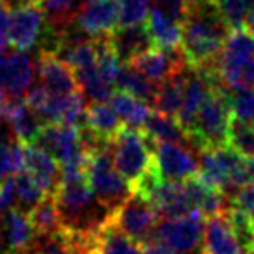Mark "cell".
Segmentation results:
<instances>
[{
	"instance_id": "8d00e7d4",
	"label": "cell",
	"mask_w": 254,
	"mask_h": 254,
	"mask_svg": "<svg viewBox=\"0 0 254 254\" xmlns=\"http://www.w3.org/2000/svg\"><path fill=\"white\" fill-rule=\"evenodd\" d=\"M141 249H143V254H178V253H174L171 247L164 246L162 242H159V240H155V239L143 244Z\"/></svg>"
},
{
	"instance_id": "3957f363",
	"label": "cell",
	"mask_w": 254,
	"mask_h": 254,
	"mask_svg": "<svg viewBox=\"0 0 254 254\" xmlns=\"http://www.w3.org/2000/svg\"><path fill=\"white\" fill-rule=\"evenodd\" d=\"M112 159L117 171L136 188L152 169V141L143 129L124 126L112 139Z\"/></svg>"
},
{
	"instance_id": "2e32d148",
	"label": "cell",
	"mask_w": 254,
	"mask_h": 254,
	"mask_svg": "<svg viewBox=\"0 0 254 254\" xmlns=\"http://www.w3.org/2000/svg\"><path fill=\"white\" fill-rule=\"evenodd\" d=\"M2 221V232H4V240L9 247L11 254H23L33 246L35 242V230L30 221L28 212L14 207L0 216Z\"/></svg>"
},
{
	"instance_id": "7bdbcfd3",
	"label": "cell",
	"mask_w": 254,
	"mask_h": 254,
	"mask_svg": "<svg viewBox=\"0 0 254 254\" xmlns=\"http://www.w3.org/2000/svg\"><path fill=\"white\" fill-rule=\"evenodd\" d=\"M23 254H37V253L33 249H30V251H26V253H23Z\"/></svg>"
},
{
	"instance_id": "e575fe53",
	"label": "cell",
	"mask_w": 254,
	"mask_h": 254,
	"mask_svg": "<svg viewBox=\"0 0 254 254\" xmlns=\"http://www.w3.org/2000/svg\"><path fill=\"white\" fill-rule=\"evenodd\" d=\"M18 205V193H16V181L12 178L0 181V216Z\"/></svg>"
},
{
	"instance_id": "f546056e",
	"label": "cell",
	"mask_w": 254,
	"mask_h": 254,
	"mask_svg": "<svg viewBox=\"0 0 254 254\" xmlns=\"http://www.w3.org/2000/svg\"><path fill=\"white\" fill-rule=\"evenodd\" d=\"M228 94H230V106H232L233 120L253 124L254 122V87L228 89Z\"/></svg>"
},
{
	"instance_id": "4fadbf2b",
	"label": "cell",
	"mask_w": 254,
	"mask_h": 254,
	"mask_svg": "<svg viewBox=\"0 0 254 254\" xmlns=\"http://www.w3.org/2000/svg\"><path fill=\"white\" fill-rule=\"evenodd\" d=\"M37 71L42 85L51 94H70L80 91L75 71L53 51H42L37 60Z\"/></svg>"
},
{
	"instance_id": "ffe728a7",
	"label": "cell",
	"mask_w": 254,
	"mask_h": 254,
	"mask_svg": "<svg viewBox=\"0 0 254 254\" xmlns=\"http://www.w3.org/2000/svg\"><path fill=\"white\" fill-rule=\"evenodd\" d=\"M187 75H188V66L185 70H181L180 73L167 78L166 82L159 84L155 98H153L152 103L153 110L176 119L178 112H180L181 105H183L185 87H187Z\"/></svg>"
},
{
	"instance_id": "9c48e42d",
	"label": "cell",
	"mask_w": 254,
	"mask_h": 254,
	"mask_svg": "<svg viewBox=\"0 0 254 254\" xmlns=\"http://www.w3.org/2000/svg\"><path fill=\"white\" fill-rule=\"evenodd\" d=\"M129 64H132L136 70L141 71L148 80H152L157 85L166 82L167 78L180 73L181 70L188 66L187 58H185L181 49L169 51L157 46L146 51V53L139 54Z\"/></svg>"
},
{
	"instance_id": "8fae6325",
	"label": "cell",
	"mask_w": 254,
	"mask_h": 254,
	"mask_svg": "<svg viewBox=\"0 0 254 254\" xmlns=\"http://www.w3.org/2000/svg\"><path fill=\"white\" fill-rule=\"evenodd\" d=\"M0 120H4L7 127H11V132L19 143H33L35 136L39 134L40 127L44 126V120L37 112L30 108L26 99L23 96L7 98V101L0 108Z\"/></svg>"
},
{
	"instance_id": "8992f818",
	"label": "cell",
	"mask_w": 254,
	"mask_h": 254,
	"mask_svg": "<svg viewBox=\"0 0 254 254\" xmlns=\"http://www.w3.org/2000/svg\"><path fill=\"white\" fill-rule=\"evenodd\" d=\"M110 221L126 233L129 239L138 242L139 246L153 240L155 235L159 214L153 209L152 202L139 191H132V195L120 205L117 211L112 212Z\"/></svg>"
},
{
	"instance_id": "cb8c5ba5",
	"label": "cell",
	"mask_w": 254,
	"mask_h": 254,
	"mask_svg": "<svg viewBox=\"0 0 254 254\" xmlns=\"http://www.w3.org/2000/svg\"><path fill=\"white\" fill-rule=\"evenodd\" d=\"M28 216L37 237H47L63 230L54 195H47L39 204L33 205L28 211Z\"/></svg>"
},
{
	"instance_id": "44dd1931",
	"label": "cell",
	"mask_w": 254,
	"mask_h": 254,
	"mask_svg": "<svg viewBox=\"0 0 254 254\" xmlns=\"http://www.w3.org/2000/svg\"><path fill=\"white\" fill-rule=\"evenodd\" d=\"M110 105L115 110V113L119 115L120 122L124 126L134 127V129H141L143 124L148 119L150 112H152L148 103L126 91L113 92V96L110 98Z\"/></svg>"
},
{
	"instance_id": "e0dca14e",
	"label": "cell",
	"mask_w": 254,
	"mask_h": 254,
	"mask_svg": "<svg viewBox=\"0 0 254 254\" xmlns=\"http://www.w3.org/2000/svg\"><path fill=\"white\" fill-rule=\"evenodd\" d=\"M25 145V143H23ZM25 169L37 180V183L46 190L47 195H54L61 180L60 164L54 157L40 150L39 146L25 145Z\"/></svg>"
},
{
	"instance_id": "b9f144b4",
	"label": "cell",
	"mask_w": 254,
	"mask_h": 254,
	"mask_svg": "<svg viewBox=\"0 0 254 254\" xmlns=\"http://www.w3.org/2000/svg\"><path fill=\"white\" fill-rule=\"evenodd\" d=\"M249 254H254V240H253V244H251V247H249Z\"/></svg>"
},
{
	"instance_id": "30bf717a",
	"label": "cell",
	"mask_w": 254,
	"mask_h": 254,
	"mask_svg": "<svg viewBox=\"0 0 254 254\" xmlns=\"http://www.w3.org/2000/svg\"><path fill=\"white\" fill-rule=\"evenodd\" d=\"M75 23L89 37H105L119 26V0H89L78 9Z\"/></svg>"
},
{
	"instance_id": "6da1fadb",
	"label": "cell",
	"mask_w": 254,
	"mask_h": 254,
	"mask_svg": "<svg viewBox=\"0 0 254 254\" xmlns=\"http://www.w3.org/2000/svg\"><path fill=\"white\" fill-rule=\"evenodd\" d=\"M230 32L216 0H190L181 16V51L188 66H211Z\"/></svg>"
},
{
	"instance_id": "7a4b0ae2",
	"label": "cell",
	"mask_w": 254,
	"mask_h": 254,
	"mask_svg": "<svg viewBox=\"0 0 254 254\" xmlns=\"http://www.w3.org/2000/svg\"><path fill=\"white\" fill-rule=\"evenodd\" d=\"M232 106L228 89L214 82L207 96L202 101L195 122L191 126L190 138L198 148H218L228 146V132L232 126Z\"/></svg>"
},
{
	"instance_id": "1f68e13d",
	"label": "cell",
	"mask_w": 254,
	"mask_h": 254,
	"mask_svg": "<svg viewBox=\"0 0 254 254\" xmlns=\"http://www.w3.org/2000/svg\"><path fill=\"white\" fill-rule=\"evenodd\" d=\"M216 5L230 28H239L246 25L247 14L253 9L254 0H216Z\"/></svg>"
},
{
	"instance_id": "ba28073f",
	"label": "cell",
	"mask_w": 254,
	"mask_h": 254,
	"mask_svg": "<svg viewBox=\"0 0 254 254\" xmlns=\"http://www.w3.org/2000/svg\"><path fill=\"white\" fill-rule=\"evenodd\" d=\"M44 23H46V16L40 4L12 11L7 21L9 44L25 53L33 49L39 44L40 37L44 35Z\"/></svg>"
},
{
	"instance_id": "7c38bea8",
	"label": "cell",
	"mask_w": 254,
	"mask_h": 254,
	"mask_svg": "<svg viewBox=\"0 0 254 254\" xmlns=\"http://www.w3.org/2000/svg\"><path fill=\"white\" fill-rule=\"evenodd\" d=\"M35 68L25 51L11 54H0V84L9 98L25 96L32 87Z\"/></svg>"
},
{
	"instance_id": "5bb4252c",
	"label": "cell",
	"mask_w": 254,
	"mask_h": 254,
	"mask_svg": "<svg viewBox=\"0 0 254 254\" xmlns=\"http://www.w3.org/2000/svg\"><path fill=\"white\" fill-rule=\"evenodd\" d=\"M228 211L207 218L202 254H247L237 239Z\"/></svg>"
},
{
	"instance_id": "5b68a950",
	"label": "cell",
	"mask_w": 254,
	"mask_h": 254,
	"mask_svg": "<svg viewBox=\"0 0 254 254\" xmlns=\"http://www.w3.org/2000/svg\"><path fill=\"white\" fill-rule=\"evenodd\" d=\"M205 221L200 211H191L178 218L157 223L153 239L171 247L178 254H202Z\"/></svg>"
},
{
	"instance_id": "d4e9b609",
	"label": "cell",
	"mask_w": 254,
	"mask_h": 254,
	"mask_svg": "<svg viewBox=\"0 0 254 254\" xmlns=\"http://www.w3.org/2000/svg\"><path fill=\"white\" fill-rule=\"evenodd\" d=\"M117 87H119L120 91L129 92V94L136 96V98L143 99V101L152 105L159 85L153 84L152 80H148V78H146L141 71L136 70L132 64L124 63L119 71V77H117Z\"/></svg>"
},
{
	"instance_id": "603a6c76",
	"label": "cell",
	"mask_w": 254,
	"mask_h": 254,
	"mask_svg": "<svg viewBox=\"0 0 254 254\" xmlns=\"http://www.w3.org/2000/svg\"><path fill=\"white\" fill-rule=\"evenodd\" d=\"M94 254H143V249L108 219L99 228L98 247Z\"/></svg>"
},
{
	"instance_id": "f1b7e54d",
	"label": "cell",
	"mask_w": 254,
	"mask_h": 254,
	"mask_svg": "<svg viewBox=\"0 0 254 254\" xmlns=\"http://www.w3.org/2000/svg\"><path fill=\"white\" fill-rule=\"evenodd\" d=\"M228 146L242 159H254V122L246 124L232 119L228 132Z\"/></svg>"
},
{
	"instance_id": "60d3db41",
	"label": "cell",
	"mask_w": 254,
	"mask_h": 254,
	"mask_svg": "<svg viewBox=\"0 0 254 254\" xmlns=\"http://www.w3.org/2000/svg\"><path fill=\"white\" fill-rule=\"evenodd\" d=\"M4 246V232H2V225H0V249Z\"/></svg>"
},
{
	"instance_id": "836d02e7",
	"label": "cell",
	"mask_w": 254,
	"mask_h": 254,
	"mask_svg": "<svg viewBox=\"0 0 254 254\" xmlns=\"http://www.w3.org/2000/svg\"><path fill=\"white\" fill-rule=\"evenodd\" d=\"M232 202L249 218V221L254 226V180L239 188L232 197Z\"/></svg>"
},
{
	"instance_id": "7402d4cb",
	"label": "cell",
	"mask_w": 254,
	"mask_h": 254,
	"mask_svg": "<svg viewBox=\"0 0 254 254\" xmlns=\"http://www.w3.org/2000/svg\"><path fill=\"white\" fill-rule=\"evenodd\" d=\"M84 124H87L92 131L98 132L105 139H113L124 127L115 110L106 101H92L85 108Z\"/></svg>"
},
{
	"instance_id": "277c9868",
	"label": "cell",
	"mask_w": 254,
	"mask_h": 254,
	"mask_svg": "<svg viewBox=\"0 0 254 254\" xmlns=\"http://www.w3.org/2000/svg\"><path fill=\"white\" fill-rule=\"evenodd\" d=\"M87 180L96 198L110 212L117 211L134 191L132 185L117 171L113 164L112 145L89 155Z\"/></svg>"
},
{
	"instance_id": "d590c367",
	"label": "cell",
	"mask_w": 254,
	"mask_h": 254,
	"mask_svg": "<svg viewBox=\"0 0 254 254\" xmlns=\"http://www.w3.org/2000/svg\"><path fill=\"white\" fill-rule=\"evenodd\" d=\"M153 2H155V5H160L162 9H166L171 16H174L176 19H180V23H181L183 9L190 0H153Z\"/></svg>"
},
{
	"instance_id": "52a82bcc",
	"label": "cell",
	"mask_w": 254,
	"mask_h": 254,
	"mask_svg": "<svg viewBox=\"0 0 254 254\" xmlns=\"http://www.w3.org/2000/svg\"><path fill=\"white\" fill-rule=\"evenodd\" d=\"M152 174L159 180L183 181L198 174V160L185 145L152 141Z\"/></svg>"
},
{
	"instance_id": "ac0fdd59",
	"label": "cell",
	"mask_w": 254,
	"mask_h": 254,
	"mask_svg": "<svg viewBox=\"0 0 254 254\" xmlns=\"http://www.w3.org/2000/svg\"><path fill=\"white\" fill-rule=\"evenodd\" d=\"M146 28L157 47L176 51L181 49V23L160 5H153L146 19Z\"/></svg>"
},
{
	"instance_id": "9a60e30c",
	"label": "cell",
	"mask_w": 254,
	"mask_h": 254,
	"mask_svg": "<svg viewBox=\"0 0 254 254\" xmlns=\"http://www.w3.org/2000/svg\"><path fill=\"white\" fill-rule=\"evenodd\" d=\"M108 42L120 58L122 63H131L139 54L146 53L152 47H155L152 35L145 25L132 26H117L112 33H108Z\"/></svg>"
},
{
	"instance_id": "f35d334b",
	"label": "cell",
	"mask_w": 254,
	"mask_h": 254,
	"mask_svg": "<svg viewBox=\"0 0 254 254\" xmlns=\"http://www.w3.org/2000/svg\"><path fill=\"white\" fill-rule=\"evenodd\" d=\"M246 28H249L251 32L254 33V5H253V9H251V12L247 14V19H246Z\"/></svg>"
},
{
	"instance_id": "484cf974",
	"label": "cell",
	"mask_w": 254,
	"mask_h": 254,
	"mask_svg": "<svg viewBox=\"0 0 254 254\" xmlns=\"http://www.w3.org/2000/svg\"><path fill=\"white\" fill-rule=\"evenodd\" d=\"M40 7L53 32L68 30L75 23L78 12L73 0H40Z\"/></svg>"
},
{
	"instance_id": "d6a6232c",
	"label": "cell",
	"mask_w": 254,
	"mask_h": 254,
	"mask_svg": "<svg viewBox=\"0 0 254 254\" xmlns=\"http://www.w3.org/2000/svg\"><path fill=\"white\" fill-rule=\"evenodd\" d=\"M30 249H33L37 254H71L63 230L47 237H35V242Z\"/></svg>"
},
{
	"instance_id": "83f0119b",
	"label": "cell",
	"mask_w": 254,
	"mask_h": 254,
	"mask_svg": "<svg viewBox=\"0 0 254 254\" xmlns=\"http://www.w3.org/2000/svg\"><path fill=\"white\" fill-rule=\"evenodd\" d=\"M16 193H18V209L28 212L33 205L39 204L42 198L47 197L46 190L37 183V180L26 169L16 174Z\"/></svg>"
},
{
	"instance_id": "d6986e66",
	"label": "cell",
	"mask_w": 254,
	"mask_h": 254,
	"mask_svg": "<svg viewBox=\"0 0 254 254\" xmlns=\"http://www.w3.org/2000/svg\"><path fill=\"white\" fill-rule=\"evenodd\" d=\"M143 132L148 136L150 141H167V143H178V145H190V136L185 132L183 127L178 124L174 117L164 115V113L152 110L143 124Z\"/></svg>"
},
{
	"instance_id": "ab89813d",
	"label": "cell",
	"mask_w": 254,
	"mask_h": 254,
	"mask_svg": "<svg viewBox=\"0 0 254 254\" xmlns=\"http://www.w3.org/2000/svg\"><path fill=\"white\" fill-rule=\"evenodd\" d=\"M5 101H7V92H5V89L0 84V108H2V105H4Z\"/></svg>"
},
{
	"instance_id": "74e56055",
	"label": "cell",
	"mask_w": 254,
	"mask_h": 254,
	"mask_svg": "<svg viewBox=\"0 0 254 254\" xmlns=\"http://www.w3.org/2000/svg\"><path fill=\"white\" fill-rule=\"evenodd\" d=\"M0 4L4 5L9 12H12V11H16V9H23L33 4H40V0H0Z\"/></svg>"
},
{
	"instance_id": "4316f807",
	"label": "cell",
	"mask_w": 254,
	"mask_h": 254,
	"mask_svg": "<svg viewBox=\"0 0 254 254\" xmlns=\"http://www.w3.org/2000/svg\"><path fill=\"white\" fill-rule=\"evenodd\" d=\"M25 169V145L18 139L0 134V181L12 178Z\"/></svg>"
},
{
	"instance_id": "4dcf8cb0",
	"label": "cell",
	"mask_w": 254,
	"mask_h": 254,
	"mask_svg": "<svg viewBox=\"0 0 254 254\" xmlns=\"http://www.w3.org/2000/svg\"><path fill=\"white\" fill-rule=\"evenodd\" d=\"M153 0H119V26L145 25Z\"/></svg>"
}]
</instances>
